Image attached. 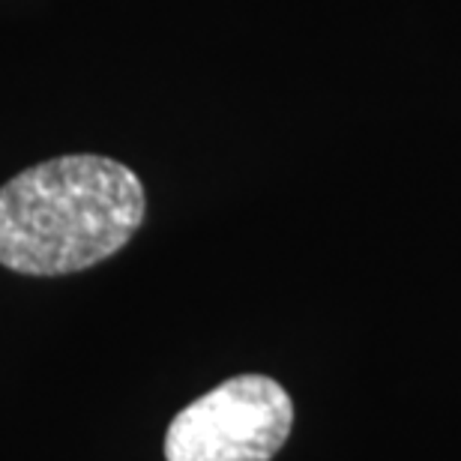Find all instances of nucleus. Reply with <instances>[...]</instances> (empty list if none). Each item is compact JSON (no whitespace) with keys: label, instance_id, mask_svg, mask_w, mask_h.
I'll use <instances>...</instances> for the list:
<instances>
[{"label":"nucleus","instance_id":"obj_1","mask_svg":"<svg viewBox=\"0 0 461 461\" xmlns=\"http://www.w3.org/2000/svg\"><path fill=\"white\" fill-rule=\"evenodd\" d=\"M147 213L138 174L94 153L24 168L0 189V264L24 276L81 273L117 255Z\"/></svg>","mask_w":461,"mask_h":461},{"label":"nucleus","instance_id":"obj_2","mask_svg":"<svg viewBox=\"0 0 461 461\" xmlns=\"http://www.w3.org/2000/svg\"><path fill=\"white\" fill-rule=\"evenodd\" d=\"M294 426V402L273 377L237 375L186 404L165 431L168 461H270Z\"/></svg>","mask_w":461,"mask_h":461}]
</instances>
